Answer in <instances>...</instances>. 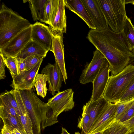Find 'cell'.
Wrapping results in <instances>:
<instances>
[{
  "label": "cell",
  "mask_w": 134,
  "mask_h": 134,
  "mask_svg": "<svg viewBox=\"0 0 134 134\" xmlns=\"http://www.w3.org/2000/svg\"><path fill=\"white\" fill-rule=\"evenodd\" d=\"M87 38L107 59L112 76L121 72L134 60V50L130 48L122 31L115 33L109 26L102 30L91 29Z\"/></svg>",
  "instance_id": "1"
},
{
  "label": "cell",
  "mask_w": 134,
  "mask_h": 134,
  "mask_svg": "<svg viewBox=\"0 0 134 134\" xmlns=\"http://www.w3.org/2000/svg\"><path fill=\"white\" fill-rule=\"evenodd\" d=\"M20 91L32 124L34 134H41L42 130L58 122L57 119L53 117L51 108L38 98L32 89Z\"/></svg>",
  "instance_id": "2"
},
{
  "label": "cell",
  "mask_w": 134,
  "mask_h": 134,
  "mask_svg": "<svg viewBox=\"0 0 134 134\" xmlns=\"http://www.w3.org/2000/svg\"><path fill=\"white\" fill-rule=\"evenodd\" d=\"M31 24L3 3L0 9V48Z\"/></svg>",
  "instance_id": "3"
},
{
  "label": "cell",
  "mask_w": 134,
  "mask_h": 134,
  "mask_svg": "<svg viewBox=\"0 0 134 134\" xmlns=\"http://www.w3.org/2000/svg\"><path fill=\"white\" fill-rule=\"evenodd\" d=\"M134 81V65L130 64L114 76H110L103 97L109 102L116 103Z\"/></svg>",
  "instance_id": "4"
},
{
  "label": "cell",
  "mask_w": 134,
  "mask_h": 134,
  "mask_svg": "<svg viewBox=\"0 0 134 134\" xmlns=\"http://www.w3.org/2000/svg\"><path fill=\"white\" fill-rule=\"evenodd\" d=\"M108 24L113 32L123 31L127 16L125 0H98Z\"/></svg>",
  "instance_id": "5"
},
{
  "label": "cell",
  "mask_w": 134,
  "mask_h": 134,
  "mask_svg": "<svg viewBox=\"0 0 134 134\" xmlns=\"http://www.w3.org/2000/svg\"><path fill=\"white\" fill-rule=\"evenodd\" d=\"M74 94L71 89H68L58 92L53 97L48 99L47 104L51 108L54 118L57 119L61 113L73 108L75 103Z\"/></svg>",
  "instance_id": "6"
},
{
  "label": "cell",
  "mask_w": 134,
  "mask_h": 134,
  "mask_svg": "<svg viewBox=\"0 0 134 134\" xmlns=\"http://www.w3.org/2000/svg\"><path fill=\"white\" fill-rule=\"evenodd\" d=\"M93 55L91 61L85 66L80 76L79 81L82 84L92 83L101 70L109 66L108 60L99 51L96 49Z\"/></svg>",
  "instance_id": "7"
},
{
  "label": "cell",
  "mask_w": 134,
  "mask_h": 134,
  "mask_svg": "<svg viewBox=\"0 0 134 134\" xmlns=\"http://www.w3.org/2000/svg\"><path fill=\"white\" fill-rule=\"evenodd\" d=\"M32 24L24 29L0 48L5 57H15L27 43L31 40Z\"/></svg>",
  "instance_id": "8"
},
{
  "label": "cell",
  "mask_w": 134,
  "mask_h": 134,
  "mask_svg": "<svg viewBox=\"0 0 134 134\" xmlns=\"http://www.w3.org/2000/svg\"><path fill=\"white\" fill-rule=\"evenodd\" d=\"M43 60L29 70H25L18 75H14L10 73L12 78L10 86L13 89L20 90H31L34 87L36 76Z\"/></svg>",
  "instance_id": "9"
},
{
  "label": "cell",
  "mask_w": 134,
  "mask_h": 134,
  "mask_svg": "<svg viewBox=\"0 0 134 134\" xmlns=\"http://www.w3.org/2000/svg\"><path fill=\"white\" fill-rule=\"evenodd\" d=\"M31 40L44 49L53 51L52 33L49 27L40 22L32 24Z\"/></svg>",
  "instance_id": "10"
},
{
  "label": "cell",
  "mask_w": 134,
  "mask_h": 134,
  "mask_svg": "<svg viewBox=\"0 0 134 134\" xmlns=\"http://www.w3.org/2000/svg\"><path fill=\"white\" fill-rule=\"evenodd\" d=\"M52 37L53 51L55 62L62 72L63 80L66 84L68 76L65 63L63 34L61 31L54 30L49 27Z\"/></svg>",
  "instance_id": "11"
},
{
  "label": "cell",
  "mask_w": 134,
  "mask_h": 134,
  "mask_svg": "<svg viewBox=\"0 0 134 134\" xmlns=\"http://www.w3.org/2000/svg\"><path fill=\"white\" fill-rule=\"evenodd\" d=\"M87 10L96 28L105 30L109 26L98 0H81Z\"/></svg>",
  "instance_id": "12"
},
{
  "label": "cell",
  "mask_w": 134,
  "mask_h": 134,
  "mask_svg": "<svg viewBox=\"0 0 134 134\" xmlns=\"http://www.w3.org/2000/svg\"><path fill=\"white\" fill-rule=\"evenodd\" d=\"M116 105L109 102L103 109L93 124L88 134L102 131L114 120Z\"/></svg>",
  "instance_id": "13"
},
{
  "label": "cell",
  "mask_w": 134,
  "mask_h": 134,
  "mask_svg": "<svg viewBox=\"0 0 134 134\" xmlns=\"http://www.w3.org/2000/svg\"><path fill=\"white\" fill-rule=\"evenodd\" d=\"M41 73L47 76L49 84V90L54 96L55 92L60 91L62 83L64 81L63 76L58 65L55 62L53 64L48 63L43 69Z\"/></svg>",
  "instance_id": "14"
},
{
  "label": "cell",
  "mask_w": 134,
  "mask_h": 134,
  "mask_svg": "<svg viewBox=\"0 0 134 134\" xmlns=\"http://www.w3.org/2000/svg\"><path fill=\"white\" fill-rule=\"evenodd\" d=\"M110 72L109 66L104 68L95 77L92 83L93 88L90 101L94 102L103 97L110 77Z\"/></svg>",
  "instance_id": "15"
},
{
  "label": "cell",
  "mask_w": 134,
  "mask_h": 134,
  "mask_svg": "<svg viewBox=\"0 0 134 134\" xmlns=\"http://www.w3.org/2000/svg\"><path fill=\"white\" fill-rule=\"evenodd\" d=\"M18 105L20 119L26 134H34L33 126L29 113L22 100L20 90L14 89Z\"/></svg>",
  "instance_id": "16"
},
{
  "label": "cell",
  "mask_w": 134,
  "mask_h": 134,
  "mask_svg": "<svg viewBox=\"0 0 134 134\" xmlns=\"http://www.w3.org/2000/svg\"><path fill=\"white\" fill-rule=\"evenodd\" d=\"M65 6L81 18L90 28L96 29L90 16L81 0H65Z\"/></svg>",
  "instance_id": "17"
},
{
  "label": "cell",
  "mask_w": 134,
  "mask_h": 134,
  "mask_svg": "<svg viewBox=\"0 0 134 134\" xmlns=\"http://www.w3.org/2000/svg\"><path fill=\"white\" fill-rule=\"evenodd\" d=\"M65 0H59L57 9L55 13L49 27L63 33L66 32V16L65 9Z\"/></svg>",
  "instance_id": "18"
},
{
  "label": "cell",
  "mask_w": 134,
  "mask_h": 134,
  "mask_svg": "<svg viewBox=\"0 0 134 134\" xmlns=\"http://www.w3.org/2000/svg\"><path fill=\"white\" fill-rule=\"evenodd\" d=\"M109 103L102 97L95 101L91 102L89 100L86 103L85 105L90 117V129L103 109Z\"/></svg>",
  "instance_id": "19"
},
{
  "label": "cell",
  "mask_w": 134,
  "mask_h": 134,
  "mask_svg": "<svg viewBox=\"0 0 134 134\" xmlns=\"http://www.w3.org/2000/svg\"><path fill=\"white\" fill-rule=\"evenodd\" d=\"M48 51L31 40L15 57L16 59H24L33 55L43 56L45 57Z\"/></svg>",
  "instance_id": "20"
},
{
  "label": "cell",
  "mask_w": 134,
  "mask_h": 134,
  "mask_svg": "<svg viewBox=\"0 0 134 134\" xmlns=\"http://www.w3.org/2000/svg\"><path fill=\"white\" fill-rule=\"evenodd\" d=\"M47 0H24L28 2L32 18L34 21L38 20L44 22L46 3Z\"/></svg>",
  "instance_id": "21"
},
{
  "label": "cell",
  "mask_w": 134,
  "mask_h": 134,
  "mask_svg": "<svg viewBox=\"0 0 134 134\" xmlns=\"http://www.w3.org/2000/svg\"><path fill=\"white\" fill-rule=\"evenodd\" d=\"M0 117L4 125L12 126L21 134H26L21 122L0 105Z\"/></svg>",
  "instance_id": "22"
},
{
  "label": "cell",
  "mask_w": 134,
  "mask_h": 134,
  "mask_svg": "<svg viewBox=\"0 0 134 134\" xmlns=\"http://www.w3.org/2000/svg\"><path fill=\"white\" fill-rule=\"evenodd\" d=\"M122 31L130 48L134 50V25L127 16L125 19Z\"/></svg>",
  "instance_id": "23"
},
{
  "label": "cell",
  "mask_w": 134,
  "mask_h": 134,
  "mask_svg": "<svg viewBox=\"0 0 134 134\" xmlns=\"http://www.w3.org/2000/svg\"><path fill=\"white\" fill-rule=\"evenodd\" d=\"M130 132L129 129L122 122L114 121L102 131V134H128Z\"/></svg>",
  "instance_id": "24"
},
{
  "label": "cell",
  "mask_w": 134,
  "mask_h": 134,
  "mask_svg": "<svg viewBox=\"0 0 134 134\" xmlns=\"http://www.w3.org/2000/svg\"><path fill=\"white\" fill-rule=\"evenodd\" d=\"M47 76L44 74H37L35 80V86L37 94L43 98L46 96L47 89L46 82L47 81Z\"/></svg>",
  "instance_id": "25"
},
{
  "label": "cell",
  "mask_w": 134,
  "mask_h": 134,
  "mask_svg": "<svg viewBox=\"0 0 134 134\" xmlns=\"http://www.w3.org/2000/svg\"><path fill=\"white\" fill-rule=\"evenodd\" d=\"M81 116L78 120L77 127L81 130V134H88L90 129V117L85 105Z\"/></svg>",
  "instance_id": "26"
},
{
  "label": "cell",
  "mask_w": 134,
  "mask_h": 134,
  "mask_svg": "<svg viewBox=\"0 0 134 134\" xmlns=\"http://www.w3.org/2000/svg\"><path fill=\"white\" fill-rule=\"evenodd\" d=\"M0 104H7L11 105L15 109L18 114L20 116L19 112L14 89H12L10 91H5L1 94Z\"/></svg>",
  "instance_id": "27"
},
{
  "label": "cell",
  "mask_w": 134,
  "mask_h": 134,
  "mask_svg": "<svg viewBox=\"0 0 134 134\" xmlns=\"http://www.w3.org/2000/svg\"><path fill=\"white\" fill-rule=\"evenodd\" d=\"M59 0H47L46 3L44 23L50 24L58 6Z\"/></svg>",
  "instance_id": "28"
},
{
  "label": "cell",
  "mask_w": 134,
  "mask_h": 134,
  "mask_svg": "<svg viewBox=\"0 0 134 134\" xmlns=\"http://www.w3.org/2000/svg\"><path fill=\"white\" fill-rule=\"evenodd\" d=\"M134 102V98L121 103H115L116 105L114 121H119Z\"/></svg>",
  "instance_id": "29"
},
{
  "label": "cell",
  "mask_w": 134,
  "mask_h": 134,
  "mask_svg": "<svg viewBox=\"0 0 134 134\" xmlns=\"http://www.w3.org/2000/svg\"><path fill=\"white\" fill-rule=\"evenodd\" d=\"M4 61L10 73L14 75H18L17 60L16 57H4Z\"/></svg>",
  "instance_id": "30"
},
{
  "label": "cell",
  "mask_w": 134,
  "mask_h": 134,
  "mask_svg": "<svg viewBox=\"0 0 134 134\" xmlns=\"http://www.w3.org/2000/svg\"><path fill=\"white\" fill-rule=\"evenodd\" d=\"M44 57L37 55H33L27 57L25 59L26 63L25 70H29L34 66Z\"/></svg>",
  "instance_id": "31"
},
{
  "label": "cell",
  "mask_w": 134,
  "mask_h": 134,
  "mask_svg": "<svg viewBox=\"0 0 134 134\" xmlns=\"http://www.w3.org/2000/svg\"><path fill=\"white\" fill-rule=\"evenodd\" d=\"M134 98V81L128 87L116 103L126 101Z\"/></svg>",
  "instance_id": "32"
},
{
  "label": "cell",
  "mask_w": 134,
  "mask_h": 134,
  "mask_svg": "<svg viewBox=\"0 0 134 134\" xmlns=\"http://www.w3.org/2000/svg\"><path fill=\"white\" fill-rule=\"evenodd\" d=\"M134 115V102L119 121L121 122L127 121L132 118L133 117Z\"/></svg>",
  "instance_id": "33"
},
{
  "label": "cell",
  "mask_w": 134,
  "mask_h": 134,
  "mask_svg": "<svg viewBox=\"0 0 134 134\" xmlns=\"http://www.w3.org/2000/svg\"><path fill=\"white\" fill-rule=\"evenodd\" d=\"M0 79H3L6 77L5 69L6 65L4 61V57L0 52Z\"/></svg>",
  "instance_id": "34"
},
{
  "label": "cell",
  "mask_w": 134,
  "mask_h": 134,
  "mask_svg": "<svg viewBox=\"0 0 134 134\" xmlns=\"http://www.w3.org/2000/svg\"><path fill=\"white\" fill-rule=\"evenodd\" d=\"M16 59L18 75L25 71L26 63L25 59Z\"/></svg>",
  "instance_id": "35"
},
{
  "label": "cell",
  "mask_w": 134,
  "mask_h": 134,
  "mask_svg": "<svg viewBox=\"0 0 134 134\" xmlns=\"http://www.w3.org/2000/svg\"><path fill=\"white\" fill-rule=\"evenodd\" d=\"M122 122L127 126L131 132H134V118Z\"/></svg>",
  "instance_id": "36"
},
{
  "label": "cell",
  "mask_w": 134,
  "mask_h": 134,
  "mask_svg": "<svg viewBox=\"0 0 134 134\" xmlns=\"http://www.w3.org/2000/svg\"><path fill=\"white\" fill-rule=\"evenodd\" d=\"M1 132L2 134H12L11 130L5 125H4Z\"/></svg>",
  "instance_id": "37"
},
{
  "label": "cell",
  "mask_w": 134,
  "mask_h": 134,
  "mask_svg": "<svg viewBox=\"0 0 134 134\" xmlns=\"http://www.w3.org/2000/svg\"><path fill=\"white\" fill-rule=\"evenodd\" d=\"M61 134H70L66 129L62 127V133Z\"/></svg>",
  "instance_id": "38"
},
{
  "label": "cell",
  "mask_w": 134,
  "mask_h": 134,
  "mask_svg": "<svg viewBox=\"0 0 134 134\" xmlns=\"http://www.w3.org/2000/svg\"><path fill=\"white\" fill-rule=\"evenodd\" d=\"M134 2V0H125V4L130 3L133 4Z\"/></svg>",
  "instance_id": "39"
},
{
  "label": "cell",
  "mask_w": 134,
  "mask_h": 134,
  "mask_svg": "<svg viewBox=\"0 0 134 134\" xmlns=\"http://www.w3.org/2000/svg\"><path fill=\"white\" fill-rule=\"evenodd\" d=\"M102 131L91 134H102ZM75 134H81V133L79 132H75Z\"/></svg>",
  "instance_id": "40"
},
{
  "label": "cell",
  "mask_w": 134,
  "mask_h": 134,
  "mask_svg": "<svg viewBox=\"0 0 134 134\" xmlns=\"http://www.w3.org/2000/svg\"><path fill=\"white\" fill-rule=\"evenodd\" d=\"M13 131L16 134H21L16 129L14 128L13 129Z\"/></svg>",
  "instance_id": "41"
},
{
  "label": "cell",
  "mask_w": 134,
  "mask_h": 134,
  "mask_svg": "<svg viewBox=\"0 0 134 134\" xmlns=\"http://www.w3.org/2000/svg\"><path fill=\"white\" fill-rule=\"evenodd\" d=\"M128 134H134V132H131L129 133Z\"/></svg>",
  "instance_id": "42"
},
{
  "label": "cell",
  "mask_w": 134,
  "mask_h": 134,
  "mask_svg": "<svg viewBox=\"0 0 134 134\" xmlns=\"http://www.w3.org/2000/svg\"><path fill=\"white\" fill-rule=\"evenodd\" d=\"M134 118V115H133V117L132 118Z\"/></svg>",
  "instance_id": "43"
},
{
  "label": "cell",
  "mask_w": 134,
  "mask_h": 134,
  "mask_svg": "<svg viewBox=\"0 0 134 134\" xmlns=\"http://www.w3.org/2000/svg\"><path fill=\"white\" fill-rule=\"evenodd\" d=\"M0 134H2V133L1 132H0Z\"/></svg>",
  "instance_id": "44"
},
{
  "label": "cell",
  "mask_w": 134,
  "mask_h": 134,
  "mask_svg": "<svg viewBox=\"0 0 134 134\" xmlns=\"http://www.w3.org/2000/svg\"><path fill=\"white\" fill-rule=\"evenodd\" d=\"M133 4L134 5V2L133 3Z\"/></svg>",
  "instance_id": "45"
}]
</instances>
